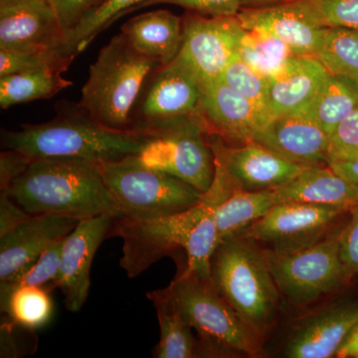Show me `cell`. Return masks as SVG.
<instances>
[{
    "label": "cell",
    "instance_id": "cell-1",
    "mask_svg": "<svg viewBox=\"0 0 358 358\" xmlns=\"http://www.w3.org/2000/svg\"><path fill=\"white\" fill-rule=\"evenodd\" d=\"M6 192L30 215L57 214L78 220L119 210L96 162L64 157L33 159Z\"/></svg>",
    "mask_w": 358,
    "mask_h": 358
},
{
    "label": "cell",
    "instance_id": "cell-2",
    "mask_svg": "<svg viewBox=\"0 0 358 358\" xmlns=\"http://www.w3.org/2000/svg\"><path fill=\"white\" fill-rule=\"evenodd\" d=\"M150 138L141 131L106 128L77 105H66L51 121L2 131V145L32 159L64 157L99 164L136 155Z\"/></svg>",
    "mask_w": 358,
    "mask_h": 358
},
{
    "label": "cell",
    "instance_id": "cell-3",
    "mask_svg": "<svg viewBox=\"0 0 358 358\" xmlns=\"http://www.w3.org/2000/svg\"><path fill=\"white\" fill-rule=\"evenodd\" d=\"M210 280L239 317L263 338L275 324L282 298L267 251L240 235L224 240L212 256Z\"/></svg>",
    "mask_w": 358,
    "mask_h": 358
},
{
    "label": "cell",
    "instance_id": "cell-4",
    "mask_svg": "<svg viewBox=\"0 0 358 358\" xmlns=\"http://www.w3.org/2000/svg\"><path fill=\"white\" fill-rule=\"evenodd\" d=\"M160 66L136 50L122 33L105 45L77 103L94 121L115 131H133V112L148 78Z\"/></svg>",
    "mask_w": 358,
    "mask_h": 358
},
{
    "label": "cell",
    "instance_id": "cell-5",
    "mask_svg": "<svg viewBox=\"0 0 358 358\" xmlns=\"http://www.w3.org/2000/svg\"><path fill=\"white\" fill-rule=\"evenodd\" d=\"M166 289L181 317L199 331L196 357L262 353L263 338L239 317L210 279L182 271Z\"/></svg>",
    "mask_w": 358,
    "mask_h": 358
},
{
    "label": "cell",
    "instance_id": "cell-6",
    "mask_svg": "<svg viewBox=\"0 0 358 358\" xmlns=\"http://www.w3.org/2000/svg\"><path fill=\"white\" fill-rule=\"evenodd\" d=\"M120 217L152 219L173 215L199 203L203 193L180 179L141 164L136 155L99 162Z\"/></svg>",
    "mask_w": 358,
    "mask_h": 358
},
{
    "label": "cell",
    "instance_id": "cell-7",
    "mask_svg": "<svg viewBox=\"0 0 358 358\" xmlns=\"http://www.w3.org/2000/svg\"><path fill=\"white\" fill-rule=\"evenodd\" d=\"M267 256L282 298L294 308L313 305L352 277L341 261L338 238L322 240L291 255L267 251Z\"/></svg>",
    "mask_w": 358,
    "mask_h": 358
},
{
    "label": "cell",
    "instance_id": "cell-8",
    "mask_svg": "<svg viewBox=\"0 0 358 358\" xmlns=\"http://www.w3.org/2000/svg\"><path fill=\"white\" fill-rule=\"evenodd\" d=\"M207 208L204 197L188 210L152 219L115 218L110 235L122 238L120 266L129 278L138 277L166 256L185 251L190 234Z\"/></svg>",
    "mask_w": 358,
    "mask_h": 358
},
{
    "label": "cell",
    "instance_id": "cell-9",
    "mask_svg": "<svg viewBox=\"0 0 358 358\" xmlns=\"http://www.w3.org/2000/svg\"><path fill=\"white\" fill-rule=\"evenodd\" d=\"M202 89L176 60L159 66L143 87L133 112L131 129L154 136L185 122L199 121Z\"/></svg>",
    "mask_w": 358,
    "mask_h": 358
},
{
    "label": "cell",
    "instance_id": "cell-10",
    "mask_svg": "<svg viewBox=\"0 0 358 358\" xmlns=\"http://www.w3.org/2000/svg\"><path fill=\"white\" fill-rule=\"evenodd\" d=\"M136 157L145 166L180 179L202 193L210 188L215 176L209 134L199 121L155 134Z\"/></svg>",
    "mask_w": 358,
    "mask_h": 358
},
{
    "label": "cell",
    "instance_id": "cell-11",
    "mask_svg": "<svg viewBox=\"0 0 358 358\" xmlns=\"http://www.w3.org/2000/svg\"><path fill=\"white\" fill-rule=\"evenodd\" d=\"M244 27L236 16H206L192 13L183 18L180 49L174 60L200 86L220 81L237 53Z\"/></svg>",
    "mask_w": 358,
    "mask_h": 358
},
{
    "label": "cell",
    "instance_id": "cell-12",
    "mask_svg": "<svg viewBox=\"0 0 358 358\" xmlns=\"http://www.w3.org/2000/svg\"><path fill=\"white\" fill-rule=\"evenodd\" d=\"M350 209L281 202L239 234L277 255H291L322 241L336 219Z\"/></svg>",
    "mask_w": 358,
    "mask_h": 358
},
{
    "label": "cell",
    "instance_id": "cell-13",
    "mask_svg": "<svg viewBox=\"0 0 358 358\" xmlns=\"http://www.w3.org/2000/svg\"><path fill=\"white\" fill-rule=\"evenodd\" d=\"M358 322V301H336L296 320L287 336L282 357H336L339 346Z\"/></svg>",
    "mask_w": 358,
    "mask_h": 358
},
{
    "label": "cell",
    "instance_id": "cell-14",
    "mask_svg": "<svg viewBox=\"0 0 358 358\" xmlns=\"http://www.w3.org/2000/svg\"><path fill=\"white\" fill-rule=\"evenodd\" d=\"M115 218L106 214L83 219L65 238L57 288L64 294L66 308L70 312H80L88 299L94 258L110 235Z\"/></svg>",
    "mask_w": 358,
    "mask_h": 358
},
{
    "label": "cell",
    "instance_id": "cell-15",
    "mask_svg": "<svg viewBox=\"0 0 358 358\" xmlns=\"http://www.w3.org/2000/svg\"><path fill=\"white\" fill-rule=\"evenodd\" d=\"M200 117L209 134L221 140L253 141L257 134L272 119L261 109L240 95L224 82L201 86Z\"/></svg>",
    "mask_w": 358,
    "mask_h": 358
},
{
    "label": "cell",
    "instance_id": "cell-16",
    "mask_svg": "<svg viewBox=\"0 0 358 358\" xmlns=\"http://www.w3.org/2000/svg\"><path fill=\"white\" fill-rule=\"evenodd\" d=\"M253 141L301 166H327L329 136L307 112L275 115Z\"/></svg>",
    "mask_w": 358,
    "mask_h": 358
},
{
    "label": "cell",
    "instance_id": "cell-17",
    "mask_svg": "<svg viewBox=\"0 0 358 358\" xmlns=\"http://www.w3.org/2000/svg\"><path fill=\"white\" fill-rule=\"evenodd\" d=\"M209 140L212 148L220 155L233 182L247 192L277 189L306 169L256 141H247L242 147L229 148L214 134H209Z\"/></svg>",
    "mask_w": 358,
    "mask_h": 358
},
{
    "label": "cell",
    "instance_id": "cell-18",
    "mask_svg": "<svg viewBox=\"0 0 358 358\" xmlns=\"http://www.w3.org/2000/svg\"><path fill=\"white\" fill-rule=\"evenodd\" d=\"M65 37L49 0H13L0 3V48L62 51Z\"/></svg>",
    "mask_w": 358,
    "mask_h": 358
},
{
    "label": "cell",
    "instance_id": "cell-19",
    "mask_svg": "<svg viewBox=\"0 0 358 358\" xmlns=\"http://www.w3.org/2000/svg\"><path fill=\"white\" fill-rule=\"evenodd\" d=\"M237 18L245 29L263 30L282 40L294 56L313 57L327 31V28L315 23L296 0L242 8Z\"/></svg>",
    "mask_w": 358,
    "mask_h": 358
},
{
    "label": "cell",
    "instance_id": "cell-20",
    "mask_svg": "<svg viewBox=\"0 0 358 358\" xmlns=\"http://www.w3.org/2000/svg\"><path fill=\"white\" fill-rule=\"evenodd\" d=\"M79 221L57 214L31 215L0 237V282L36 260L49 246L74 230Z\"/></svg>",
    "mask_w": 358,
    "mask_h": 358
},
{
    "label": "cell",
    "instance_id": "cell-21",
    "mask_svg": "<svg viewBox=\"0 0 358 358\" xmlns=\"http://www.w3.org/2000/svg\"><path fill=\"white\" fill-rule=\"evenodd\" d=\"M329 73L312 56H293L267 79L266 108L272 117L307 112Z\"/></svg>",
    "mask_w": 358,
    "mask_h": 358
},
{
    "label": "cell",
    "instance_id": "cell-22",
    "mask_svg": "<svg viewBox=\"0 0 358 358\" xmlns=\"http://www.w3.org/2000/svg\"><path fill=\"white\" fill-rule=\"evenodd\" d=\"M121 30L136 51L166 66L173 62L180 49L183 18L167 9H157L127 21Z\"/></svg>",
    "mask_w": 358,
    "mask_h": 358
},
{
    "label": "cell",
    "instance_id": "cell-23",
    "mask_svg": "<svg viewBox=\"0 0 358 358\" xmlns=\"http://www.w3.org/2000/svg\"><path fill=\"white\" fill-rule=\"evenodd\" d=\"M281 202L327 206H358V188L329 166L306 167L293 180L277 188Z\"/></svg>",
    "mask_w": 358,
    "mask_h": 358
},
{
    "label": "cell",
    "instance_id": "cell-24",
    "mask_svg": "<svg viewBox=\"0 0 358 358\" xmlns=\"http://www.w3.org/2000/svg\"><path fill=\"white\" fill-rule=\"evenodd\" d=\"M279 203L281 199L275 189L247 192L235 186L229 196L214 209L218 244L241 234Z\"/></svg>",
    "mask_w": 358,
    "mask_h": 358
},
{
    "label": "cell",
    "instance_id": "cell-25",
    "mask_svg": "<svg viewBox=\"0 0 358 358\" xmlns=\"http://www.w3.org/2000/svg\"><path fill=\"white\" fill-rule=\"evenodd\" d=\"M70 65H53L22 71L0 77V107L8 109L17 103L49 99L72 86L63 73Z\"/></svg>",
    "mask_w": 358,
    "mask_h": 358
},
{
    "label": "cell",
    "instance_id": "cell-26",
    "mask_svg": "<svg viewBox=\"0 0 358 358\" xmlns=\"http://www.w3.org/2000/svg\"><path fill=\"white\" fill-rule=\"evenodd\" d=\"M157 310L160 338L155 348V358L196 357V345L192 327L174 307L167 289H155L147 294Z\"/></svg>",
    "mask_w": 358,
    "mask_h": 358
},
{
    "label": "cell",
    "instance_id": "cell-27",
    "mask_svg": "<svg viewBox=\"0 0 358 358\" xmlns=\"http://www.w3.org/2000/svg\"><path fill=\"white\" fill-rule=\"evenodd\" d=\"M358 108V82L329 74L308 115L329 136Z\"/></svg>",
    "mask_w": 358,
    "mask_h": 358
},
{
    "label": "cell",
    "instance_id": "cell-28",
    "mask_svg": "<svg viewBox=\"0 0 358 358\" xmlns=\"http://www.w3.org/2000/svg\"><path fill=\"white\" fill-rule=\"evenodd\" d=\"M51 292L37 286H20L0 294L1 312L16 326L34 331L48 324L53 315Z\"/></svg>",
    "mask_w": 358,
    "mask_h": 358
},
{
    "label": "cell",
    "instance_id": "cell-29",
    "mask_svg": "<svg viewBox=\"0 0 358 358\" xmlns=\"http://www.w3.org/2000/svg\"><path fill=\"white\" fill-rule=\"evenodd\" d=\"M145 1L147 0H105L66 35L63 54L77 57L103 30L124 14L138 10Z\"/></svg>",
    "mask_w": 358,
    "mask_h": 358
},
{
    "label": "cell",
    "instance_id": "cell-30",
    "mask_svg": "<svg viewBox=\"0 0 358 358\" xmlns=\"http://www.w3.org/2000/svg\"><path fill=\"white\" fill-rule=\"evenodd\" d=\"M237 54L250 67L267 79L281 70L294 56L288 45L274 35L263 30L245 28Z\"/></svg>",
    "mask_w": 358,
    "mask_h": 358
},
{
    "label": "cell",
    "instance_id": "cell-31",
    "mask_svg": "<svg viewBox=\"0 0 358 358\" xmlns=\"http://www.w3.org/2000/svg\"><path fill=\"white\" fill-rule=\"evenodd\" d=\"M329 74L358 82V31L327 28L319 51L313 56Z\"/></svg>",
    "mask_w": 358,
    "mask_h": 358
},
{
    "label": "cell",
    "instance_id": "cell-32",
    "mask_svg": "<svg viewBox=\"0 0 358 358\" xmlns=\"http://www.w3.org/2000/svg\"><path fill=\"white\" fill-rule=\"evenodd\" d=\"M65 238L66 236L61 238L49 246L27 267L6 281L0 282V294L6 293L20 286L42 287L49 292L57 288L61 255Z\"/></svg>",
    "mask_w": 358,
    "mask_h": 358
},
{
    "label": "cell",
    "instance_id": "cell-33",
    "mask_svg": "<svg viewBox=\"0 0 358 358\" xmlns=\"http://www.w3.org/2000/svg\"><path fill=\"white\" fill-rule=\"evenodd\" d=\"M74 56L55 48H0V77L53 65H71Z\"/></svg>",
    "mask_w": 358,
    "mask_h": 358
},
{
    "label": "cell",
    "instance_id": "cell-34",
    "mask_svg": "<svg viewBox=\"0 0 358 358\" xmlns=\"http://www.w3.org/2000/svg\"><path fill=\"white\" fill-rule=\"evenodd\" d=\"M315 23L358 31V0H296Z\"/></svg>",
    "mask_w": 358,
    "mask_h": 358
},
{
    "label": "cell",
    "instance_id": "cell-35",
    "mask_svg": "<svg viewBox=\"0 0 358 358\" xmlns=\"http://www.w3.org/2000/svg\"><path fill=\"white\" fill-rule=\"evenodd\" d=\"M221 81L268 112L266 108L267 78L261 76L253 68L250 67L237 53L231 59L229 64L224 71Z\"/></svg>",
    "mask_w": 358,
    "mask_h": 358
},
{
    "label": "cell",
    "instance_id": "cell-36",
    "mask_svg": "<svg viewBox=\"0 0 358 358\" xmlns=\"http://www.w3.org/2000/svg\"><path fill=\"white\" fill-rule=\"evenodd\" d=\"M329 141L331 159H358V108L336 127Z\"/></svg>",
    "mask_w": 358,
    "mask_h": 358
},
{
    "label": "cell",
    "instance_id": "cell-37",
    "mask_svg": "<svg viewBox=\"0 0 358 358\" xmlns=\"http://www.w3.org/2000/svg\"><path fill=\"white\" fill-rule=\"evenodd\" d=\"M171 4L182 7L192 13L206 16H236L241 10V0H147L138 9L157 6Z\"/></svg>",
    "mask_w": 358,
    "mask_h": 358
},
{
    "label": "cell",
    "instance_id": "cell-38",
    "mask_svg": "<svg viewBox=\"0 0 358 358\" xmlns=\"http://www.w3.org/2000/svg\"><path fill=\"white\" fill-rule=\"evenodd\" d=\"M103 1L105 0H49L57 13L65 36L76 27L82 18Z\"/></svg>",
    "mask_w": 358,
    "mask_h": 358
},
{
    "label": "cell",
    "instance_id": "cell-39",
    "mask_svg": "<svg viewBox=\"0 0 358 358\" xmlns=\"http://www.w3.org/2000/svg\"><path fill=\"white\" fill-rule=\"evenodd\" d=\"M350 219L338 237L341 261L350 274H358V206L350 209Z\"/></svg>",
    "mask_w": 358,
    "mask_h": 358
},
{
    "label": "cell",
    "instance_id": "cell-40",
    "mask_svg": "<svg viewBox=\"0 0 358 358\" xmlns=\"http://www.w3.org/2000/svg\"><path fill=\"white\" fill-rule=\"evenodd\" d=\"M32 157L22 152L6 150L0 155V189L6 190L9 185L27 169Z\"/></svg>",
    "mask_w": 358,
    "mask_h": 358
},
{
    "label": "cell",
    "instance_id": "cell-41",
    "mask_svg": "<svg viewBox=\"0 0 358 358\" xmlns=\"http://www.w3.org/2000/svg\"><path fill=\"white\" fill-rule=\"evenodd\" d=\"M24 209L13 201L6 192L0 194V237L13 230L26 219L30 217Z\"/></svg>",
    "mask_w": 358,
    "mask_h": 358
},
{
    "label": "cell",
    "instance_id": "cell-42",
    "mask_svg": "<svg viewBox=\"0 0 358 358\" xmlns=\"http://www.w3.org/2000/svg\"><path fill=\"white\" fill-rule=\"evenodd\" d=\"M327 166L350 185L358 188V159H331Z\"/></svg>",
    "mask_w": 358,
    "mask_h": 358
},
{
    "label": "cell",
    "instance_id": "cell-43",
    "mask_svg": "<svg viewBox=\"0 0 358 358\" xmlns=\"http://www.w3.org/2000/svg\"><path fill=\"white\" fill-rule=\"evenodd\" d=\"M336 357L358 358V322L339 346Z\"/></svg>",
    "mask_w": 358,
    "mask_h": 358
},
{
    "label": "cell",
    "instance_id": "cell-44",
    "mask_svg": "<svg viewBox=\"0 0 358 358\" xmlns=\"http://www.w3.org/2000/svg\"><path fill=\"white\" fill-rule=\"evenodd\" d=\"M287 1L289 0H241V6L242 8H255V7L275 6V4Z\"/></svg>",
    "mask_w": 358,
    "mask_h": 358
},
{
    "label": "cell",
    "instance_id": "cell-45",
    "mask_svg": "<svg viewBox=\"0 0 358 358\" xmlns=\"http://www.w3.org/2000/svg\"><path fill=\"white\" fill-rule=\"evenodd\" d=\"M13 1V0H0V3H4V2Z\"/></svg>",
    "mask_w": 358,
    "mask_h": 358
}]
</instances>
